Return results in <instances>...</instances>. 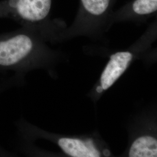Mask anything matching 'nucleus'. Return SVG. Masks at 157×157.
Wrapping results in <instances>:
<instances>
[{
    "mask_svg": "<svg viewBox=\"0 0 157 157\" xmlns=\"http://www.w3.org/2000/svg\"><path fill=\"white\" fill-rule=\"evenodd\" d=\"M22 75L14 73L10 77L3 78L0 82V95L6 91L19 86L22 80Z\"/></svg>",
    "mask_w": 157,
    "mask_h": 157,
    "instance_id": "8",
    "label": "nucleus"
},
{
    "mask_svg": "<svg viewBox=\"0 0 157 157\" xmlns=\"http://www.w3.org/2000/svg\"><path fill=\"white\" fill-rule=\"evenodd\" d=\"M45 40L37 29L29 26L0 34V73L22 75L47 63L54 52L45 45Z\"/></svg>",
    "mask_w": 157,
    "mask_h": 157,
    "instance_id": "1",
    "label": "nucleus"
},
{
    "mask_svg": "<svg viewBox=\"0 0 157 157\" xmlns=\"http://www.w3.org/2000/svg\"><path fill=\"white\" fill-rule=\"evenodd\" d=\"M117 1L79 0L78 11L69 29L71 33L92 32L108 26Z\"/></svg>",
    "mask_w": 157,
    "mask_h": 157,
    "instance_id": "3",
    "label": "nucleus"
},
{
    "mask_svg": "<svg viewBox=\"0 0 157 157\" xmlns=\"http://www.w3.org/2000/svg\"><path fill=\"white\" fill-rule=\"evenodd\" d=\"M97 92H98V93H101V92L103 91V89H102V88L101 87V86H100V87H97Z\"/></svg>",
    "mask_w": 157,
    "mask_h": 157,
    "instance_id": "9",
    "label": "nucleus"
},
{
    "mask_svg": "<svg viewBox=\"0 0 157 157\" xmlns=\"http://www.w3.org/2000/svg\"><path fill=\"white\" fill-rule=\"evenodd\" d=\"M53 0H1L0 19H9L22 26L39 31L46 40L56 36L59 26L57 20H51Z\"/></svg>",
    "mask_w": 157,
    "mask_h": 157,
    "instance_id": "2",
    "label": "nucleus"
},
{
    "mask_svg": "<svg viewBox=\"0 0 157 157\" xmlns=\"http://www.w3.org/2000/svg\"><path fill=\"white\" fill-rule=\"evenodd\" d=\"M157 0H132L113 11L109 25L122 21L145 22L157 16Z\"/></svg>",
    "mask_w": 157,
    "mask_h": 157,
    "instance_id": "4",
    "label": "nucleus"
},
{
    "mask_svg": "<svg viewBox=\"0 0 157 157\" xmlns=\"http://www.w3.org/2000/svg\"><path fill=\"white\" fill-rule=\"evenodd\" d=\"M58 144L63 151L73 157H100V154L93 146L86 144L77 139L62 137L58 140Z\"/></svg>",
    "mask_w": 157,
    "mask_h": 157,
    "instance_id": "6",
    "label": "nucleus"
},
{
    "mask_svg": "<svg viewBox=\"0 0 157 157\" xmlns=\"http://www.w3.org/2000/svg\"><path fill=\"white\" fill-rule=\"evenodd\" d=\"M133 57L129 51H119L110 56V59L101 75L100 82L103 90L110 88L128 67Z\"/></svg>",
    "mask_w": 157,
    "mask_h": 157,
    "instance_id": "5",
    "label": "nucleus"
},
{
    "mask_svg": "<svg viewBox=\"0 0 157 157\" xmlns=\"http://www.w3.org/2000/svg\"><path fill=\"white\" fill-rule=\"evenodd\" d=\"M130 157H157V141L151 136H143L136 139L130 148Z\"/></svg>",
    "mask_w": 157,
    "mask_h": 157,
    "instance_id": "7",
    "label": "nucleus"
}]
</instances>
